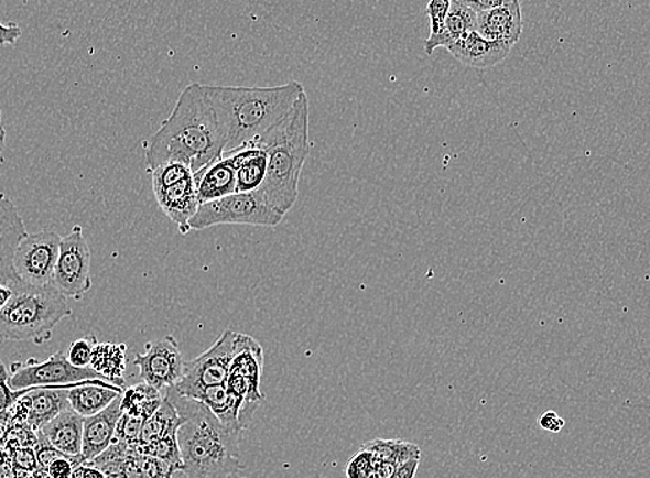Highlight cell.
Returning a JSON list of instances; mask_svg holds the SVG:
<instances>
[{"mask_svg": "<svg viewBox=\"0 0 650 478\" xmlns=\"http://www.w3.org/2000/svg\"><path fill=\"white\" fill-rule=\"evenodd\" d=\"M13 296V287L0 284V312L8 306L10 298Z\"/></svg>", "mask_w": 650, "mask_h": 478, "instance_id": "7bdbcfd3", "label": "cell"}, {"mask_svg": "<svg viewBox=\"0 0 650 478\" xmlns=\"http://www.w3.org/2000/svg\"><path fill=\"white\" fill-rule=\"evenodd\" d=\"M86 464L84 456H63L47 467L53 478H72L78 466Z\"/></svg>", "mask_w": 650, "mask_h": 478, "instance_id": "e575fe53", "label": "cell"}, {"mask_svg": "<svg viewBox=\"0 0 650 478\" xmlns=\"http://www.w3.org/2000/svg\"><path fill=\"white\" fill-rule=\"evenodd\" d=\"M144 421L140 420V417L122 414V416L119 417L116 436H113L112 443L138 445Z\"/></svg>", "mask_w": 650, "mask_h": 478, "instance_id": "1f68e13d", "label": "cell"}, {"mask_svg": "<svg viewBox=\"0 0 650 478\" xmlns=\"http://www.w3.org/2000/svg\"><path fill=\"white\" fill-rule=\"evenodd\" d=\"M238 340H240V334L226 329L207 351L186 362L181 382L172 389L192 399L199 390L226 384L232 358L237 355Z\"/></svg>", "mask_w": 650, "mask_h": 478, "instance_id": "52a82bcc", "label": "cell"}, {"mask_svg": "<svg viewBox=\"0 0 650 478\" xmlns=\"http://www.w3.org/2000/svg\"><path fill=\"white\" fill-rule=\"evenodd\" d=\"M311 108L306 94L301 96L289 116L254 141L267 151L268 172L258 189L264 200L281 214H289L300 197V181L311 154Z\"/></svg>", "mask_w": 650, "mask_h": 478, "instance_id": "277c9868", "label": "cell"}, {"mask_svg": "<svg viewBox=\"0 0 650 478\" xmlns=\"http://www.w3.org/2000/svg\"><path fill=\"white\" fill-rule=\"evenodd\" d=\"M205 90L213 101L224 132L225 152L252 144L262 138L289 116L301 96L306 94L303 85L296 80L267 88L205 85Z\"/></svg>", "mask_w": 650, "mask_h": 478, "instance_id": "3957f363", "label": "cell"}, {"mask_svg": "<svg viewBox=\"0 0 650 478\" xmlns=\"http://www.w3.org/2000/svg\"><path fill=\"white\" fill-rule=\"evenodd\" d=\"M72 314L67 297L53 285L36 287L21 282L0 312V340L45 344L58 323Z\"/></svg>", "mask_w": 650, "mask_h": 478, "instance_id": "5b68a950", "label": "cell"}, {"mask_svg": "<svg viewBox=\"0 0 650 478\" xmlns=\"http://www.w3.org/2000/svg\"><path fill=\"white\" fill-rule=\"evenodd\" d=\"M193 176L194 173L192 167L183 164V162H165V164L156 166L154 171H151L153 193L159 192V189L162 188L171 187L173 184L181 183Z\"/></svg>", "mask_w": 650, "mask_h": 478, "instance_id": "f1b7e54d", "label": "cell"}, {"mask_svg": "<svg viewBox=\"0 0 650 478\" xmlns=\"http://www.w3.org/2000/svg\"><path fill=\"white\" fill-rule=\"evenodd\" d=\"M370 450L378 478H389L411 459L421 458L419 445L398 438H376L362 445Z\"/></svg>", "mask_w": 650, "mask_h": 478, "instance_id": "ac0fdd59", "label": "cell"}, {"mask_svg": "<svg viewBox=\"0 0 650 478\" xmlns=\"http://www.w3.org/2000/svg\"><path fill=\"white\" fill-rule=\"evenodd\" d=\"M284 216L270 206L257 189L199 205L197 214L189 220V230L199 231L224 225L274 228L284 220Z\"/></svg>", "mask_w": 650, "mask_h": 478, "instance_id": "8992f818", "label": "cell"}, {"mask_svg": "<svg viewBox=\"0 0 650 478\" xmlns=\"http://www.w3.org/2000/svg\"><path fill=\"white\" fill-rule=\"evenodd\" d=\"M121 410V395L105 411L94 416L85 417L83 436V456L85 461H91L110 447L116 436Z\"/></svg>", "mask_w": 650, "mask_h": 478, "instance_id": "2e32d148", "label": "cell"}, {"mask_svg": "<svg viewBox=\"0 0 650 478\" xmlns=\"http://www.w3.org/2000/svg\"><path fill=\"white\" fill-rule=\"evenodd\" d=\"M31 478H36L35 476H32Z\"/></svg>", "mask_w": 650, "mask_h": 478, "instance_id": "bcb514c9", "label": "cell"}, {"mask_svg": "<svg viewBox=\"0 0 650 478\" xmlns=\"http://www.w3.org/2000/svg\"><path fill=\"white\" fill-rule=\"evenodd\" d=\"M164 401L162 391L151 388L148 383H139L123 390L121 410L123 414L140 417L144 422L153 416Z\"/></svg>", "mask_w": 650, "mask_h": 478, "instance_id": "484cf974", "label": "cell"}, {"mask_svg": "<svg viewBox=\"0 0 650 478\" xmlns=\"http://www.w3.org/2000/svg\"><path fill=\"white\" fill-rule=\"evenodd\" d=\"M123 390L107 380H85L68 390L69 406L80 416H94L111 405Z\"/></svg>", "mask_w": 650, "mask_h": 478, "instance_id": "ffe728a7", "label": "cell"}, {"mask_svg": "<svg viewBox=\"0 0 650 478\" xmlns=\"http://www.w3.org/2000/svg\"><path fill=\"white\" fill-rule=\"evenodd\" d=\"M182 420L178 416L175 405L164 395V401L153 416L144 422L142 433L138 443V448L149 447V445L159 442V439L176 434Z\"/></svg>", "mask_w": 650, "mask_h": 478, "instance_id": "4316f807", "label": "cell"}, {"mask_svg": "<svg viewBox=\"0 0 650 478\" xmlns=\"http://www.w3.org/2000/svg\"><path fill=\"white\" fill-rule=\"evenodd\" d=\"M75 385H45V388H34L30 393L21 396L25 401L26 406H29L26 425L37 433L46 423L62 414L63 411L72 409L68 401V390L75 388Z\"/></svg>", "mask_w": 650, "mask_h": 478, "instance_id": "e0dca14e", "label": "cell"}, {"mask_svg": "<svg viewBox=\"0 0 650 478\" xmlns=\"http://www.w3.org/2000/svg\"><path fill=\"white\" fill-rule=\"evenodd\" d=\"M476 32L486 40L514 46L522 36L523 18L520 2L503 4L478 13Z\"/></svg>", "mask_w": 650, "mask_h": 478, "instance_id": "4fadbf2b", "label": "cell"}, {"mask_svg": "<svg viewBox=\"0 0 650 478\" xmlns=\"http://www.w3.org/2000/svg\"><path fill=\"white\" fill-rule=\"evenodd\" d=\"M447 51L459 63L468 65V67L485 69L503 62L511 53L512 46L486 40L478 32L473 31L463 40L453 43L447 47Z\"/></svg>", "mask_w": 650, "mask_h": 478, "instance_id": "9a60e30c", "label": "cell"}, {"mask_svg": "<svg viewBox=\"0 0 650 478\" xmlns=\"http://www.w3.org/2000/svg\"><path fill=\"white\" fill-rule=\"evenodd\" d=\"M53 286L67 298H83L91 287L90 248L83 227L62 238L59 254L54 270Z\"/></svg>", "mask_w": 650, "mask_h": 478, "instance_id": "30bf717a", "label": "cell"}, {"mask_svg": "<svg viewBox=\"0 0 650 478\" xmlns=\"http://www.w3.org/2000/svg\"><path fill=\"white\" fill-rule=\"evenodd\" d=\"M13 466L18 470L35 472L37 470V458L35 447L20 448L13 456Z\"/></svg>", "mask_w": 650, "mask_h": 478, "instance_id": "d590c367", "label": "cell"}, {"mask_svg": "<svg viewBox=\"0 0 650 478\" xmlns=\"http://www.w3.org/2000/svg\"><path fill=\"white\" fill-rule=\"evenodd\" d=\"M13 426V416L10 406L8 410L0 412V449H2L4 439H7L10 428Z\"/></svg>", "mask_w": 650, "mask_h": 478, "instance_id": "ab89813d", "label": "cell"}, {"mask_svg": "<svg viewBox=\"0 0 650 478\" xmlns=\"http://www.w3.org/2000/svg\"><path fill=\"white\" fill-rule=\"evenodd\" d=\"M96 344L97 338L95 335L85 336V338L74 340L65 355H67L68 361L74 367L90 368L91 355H94Z\"/></svg>", "mask_w": 650, "mask_h": 478, "instance_id": "f546056e", "label": "cell"}, {"mask_svg": "<svg viewBox=\"0 0 650 478\" xmlns=\"http://www.w3.org/2000/svg\"><path fill=\"white\" fill-rule=\"evenodd\" d=\"M348 478H378L373 469V459L370 450L362 448L346 465Z\"/></svg>", "mask_w": 650, "mask_h": 478, "instance_id": "d6a6232c", "label": "cell"}, {"mask_svg": "<svg viewBox=\"0 0 650 478\" xmlns=\"http://www.w3.org/2000/svg\"><path fill=\"white\" fill-rule=\"evenodd\" d=\"M9 378L10 372L7 367H4V363L0 361V412L8 410L9 406H12L15 401L21 399V396L30 393V391L34 389L13 390L12 385L9 383Z\"/></svg>", "mask_w": 650, "mask_h": 478, "instance_id": "836d02e7", "label": "cell"}, {"mask_svg": "<svg viewBox=\"0 0 650 478\" xmlns=\"http://www.w3.org/2000/svg\"><path fill=\"white\" fill-rule=\"evenodd\" d=\"M476 19H478V13L475 10L465 7L458 0H453L446 21H444L443 34L435 41L424 42L426 54L431 56L436 48H447L453 43L463 40L469 32L476 31Z\"/></svg>", "mask_w": 650, "mask_h": 478, "instance_id": "603a6c76", "label": "cell"}, {"mask_svg": "<svg viewBox=\"0 0 650 478\" xmlns=\"http://www.w3.org/2000/svg\"><path fill=\"white\" fill-rule=\"evenodd\" d=\"M97 379L105 380L91 368L74 367L65 351H58L43 361L29 358L24 362L10 363L9 383L13 390L45 388V385H75L85 380Z\"/></svg>", "mask_w": 650, "mask_h": 478, "instance_id": "ba28073f", "label": "cell"}, {"mask_svg": "<svg viewBox=\"0 0 650 478\" xmlns=\"http://www.w3.org/2000/svg\"><path fill=\"white\" fill-rule=\"evenodd\" d=\"M181 347L172 335L149 344L145 352H138L133 366L139 368L144 383L160 391L175 388L186 369Z\"/></svg>", "mask_w": 650, "mask_h": 478, "instance_id": "8fae6325", "label": "cell"}, {"mask_svg": "<svg viewBox=\"0 0 650 478\" xmlns=\"http://www.w3.org/2000/svg\"><path fill=\"white\" fill-rule=\"evenodd\" d=\"M29 236L18 206L7 195L0 194V284H21L14 270V254L20 242Z\"/></svg>", "mask_w": 650, "mask_h": 478, "instance_id": "7c38bea8", "label": "cell"}, {"mask_svg": "<svg viewBox=\"0 0 650 478\" xmlns=\"http://www.w3.org/2000/svg\"><path fill=\"white\" fill-rule=\"evenodd\" d=\"M23 35V29L15 23L4 25L0 23V46L14 45Z\"/></svg>", "mask_w": 650, "mask_h": 478, "instance_id": "f35d334b", "label": "cell"}, {"mask_svg": "<svg viewBox=\"0 0 650 478\" xmlns=\"http://www.w3.org/2000/svg\"><path fill=\"white\" fill-rule=\"evenodd\" d=\"M230 157L237 171V193L257 192L267 178V151L254 144L225 152Z\"/></svg>", "mask_w": 650, "mask_h": 478, "instance_id": "44dd1931", "label": "cell"}, {"mask_svg": "<svg viewBox=\"0 0 650 478\" xmlns=\"http://www.w3.org/2000/svg\"><path fill=\"white\" fill-rule=\"evenodd\" d=\"M154 197L160 209L164 211L166 217H170L172 222H175L178 231L182 233L192 231L189 230V220L197 214L199 205H202L194 176L154 192Z\"/></svg>", "mask_w": 650, "mask_h": 478, "instance_id": "5bb4252c", "label": "cell"}, {"mask_svg": "<svg viewBox=\"0 0 650 478\" xmlns=\"http://www.w3.org/2000/svg\"><path fill=\"white\" fill-rule=\"evenodd\" d=\"M473 10L476 13L485 12V10L495 9L498 7H503V4L512 3V2H520V0H458Z\"/></svg>", "mask_w": 650, "mask_h": 478, "instance_id": "74e56055", "label": "cell"}, {"mask_svg": "<svg viewBox=\"0 0 650 478\" xmlns=\"http://www.w3.org/2000/svg\"><path fill=\"white\" fill-rule=\"evenodd\" d=\"M225 149L224 132L205 85L192 84L145 144V162L150 172L165 162H183L195 175L219 160Z\"/></svg>", "mask_w": 650, "mask_h": 478, "instance_id": "6da1fadb", "label": "cell"}, {"mask_svg": "<svg viewBox=\"0 0 650 478\" xmlns=\"http://www.w3.org/2000/svg\"><path fill=\"white\" fill-rule=\"evenodd\" d=\"M127 345L123 344H99L97 341L94 355H91L90 368L107 382L124 389L123 374L127 372L128 355Z\"/></svg>", "mask_w": 650, "mask_h": 478, "instance_id": "cb8c5ba5", "label": "cell"}, {"mask_svg": "<svg viewBox=\"0 0 650 478\" xmlns=\"http://www.w3.org/2000/svg\"><path fill=\"white\" fill-rule=\"evenodd\" d=\"M453 0H430L425 9L431 23V34L425 42L437 40L443 34L444 21H446L448 10L452 8Z\"/></svg>", "mask_w": 650, "mask_h": 478, "instance_id": "4dcf8cb0", "label": "cell"}, {"mask_svg": "<svg viewBox=\"0 0 650 478\" xmlns=\"http://www.w3.org/2000/svg\"><path fill=\"white\" fill-rule=\"evenodd\" d=\"M3 139H4V132H3L2 127H0V152H2V150H3V143H4Z\"/></svg>", "mask_w": 650, "mask_h": 478, "instance_id": "f6af8a7d", "label": "cell"}, {"mask_svg": "<svg viewBox=\"0 0 650 478\" xmlns=\"http://www.w3.org/2000/svg\"><path fill=\"white\" fill-rule=\"evenodd\" d=\"M539 425L545 432L560 433L565 427V421L556 412L546 411L539 417Z\"/></svg>", "mask_w": 650, "mask_h": 478, "instance_id": "8d00e7d4", "label": "cell"}, {"mask_svg": "<svg viewBox=\"0 0 650 478\" xmlns=\"http://www.w3.org/2000/svg\"><path fill=\"white\" fill-rule=\"evenodd\" d=\"M59 246L62 237L56 231L29 233L14 254V270L21 282L36 287L53 285Z\"/></svg>", "mask_w": 650, "mask_h": 478, "instance_id": "9c48e42d", "label": "cell"}, {"mask_svg": "<svg viewBox=\"0 0 650 478\" xmlns=\"http://www.w3.org/2000/svg\"><path fill=\"white\" fill-rule=\"evenodd\" d=\"M84 421L73 409L62 412L40 431L48 444L68 456L83 455Z\"/></svg>", "mask_w": 650, "mask_h": 478, "instance_id": "7402d4cb", "label": "cell"}, {"mask_svg": "<svg viewBox=\"0 0 650 478\" xmlns=\"http://www.w3.org/2000/svg\"><path fill=\"white\" fill-rule=\"evenodd\" d=\"M34 476L36 478H53L47 469H41V467H37V470L34 472Z\"/></svg>", "mask_w": 650, "mask_h": 478, "instance_id": "ee69618b", "label": "cell"}, {"mask_svg": "<svg viewBox=\"0 0 650 478\" xmlns=\"http://www.w3.org/2000/svg\"><path fill=\"white\" fill-rule=\"evenodd\" d=\"M138 449L140 454L153 456V458L165 461V464L173 467V469L183 470V460L181 448H178L177 433L170 434V436L159 439V442L149 445V447Z\"/></svg>", "mask_w": 650, "mask_h": 478, "instance_id": "83f0119b", "label": "cell"}, {"mask_svg": "<svg viewBox=\"0 0 650 478\" xmlns=\"http://www.w3.org/2000/svg\"><path fill=\"white\" fill-rule=\"evenodd\" d=\"M181 416L177 443L187 478H238L242 432L227 427L202 401L175 390L162 391Z\"/></svg>", "mask_w": 650, "mask_h": 478, "instance_id": "7a4b0ae2", "label": "cell"}, {"mask_svg": "<svg viewBox=\"0 0 650 478\" xmlns=\"http://www.w3.org/2000/svg\"><path fill=\"white\" fill-rule=\"evenodd\" d=\"M199 204L237 193V171L229 156L221 155L204 170L195 173Z\"/></svg>", "mask_w": 650, "mask_h": 478, "instance_id": "d6986e66", "label": "cell"}, {"mask_svg": "<svg viewBox=\"0 0 650 478\" xmlns=\"http://www.w3.org/2000/svg\"><path fill=\"white\" fill-rule=\"evenodd\" d=\"M192 399L202 401L203 404L207 405L214 412L215 416L227 427L243 432L240 423L241 406L235 396L227 391L226 384L213 385V388L199 390Z\"/></svg>", "mask_w": 650, "mask_h": 478, "instance_id": "d4e9b609", "label": "cell"}, {"mask_svg": "<svg viewBox=\"0 0 650 478\" xmlns=\"http://www.w3.org/2000/svg\"><path fill=\"white\" fill-rule=\"evenodd\" d=\"M421 458L411 459L408 464L400 467L392 477L389 478H415L416 470H419Z\"/></svg>", "mask_w": 650, "mask_h": 478, "instance_id": "b9f144b4", "label": "cell"}, {"mask_svg": "<svg viewBox=\"0 0 650 478\" xmlns=\"http://www.w3.org/2000/svg\"><path fill=\"white\" fill-rule=\"evenodd\" d=\"M72 478H107V476L97 467L84 464L74 470Z\"/></svg>", "mask_w": 650, "mask_h": 478, "instance_id": "60d3db41", "label": "cell"}]
</instances>
